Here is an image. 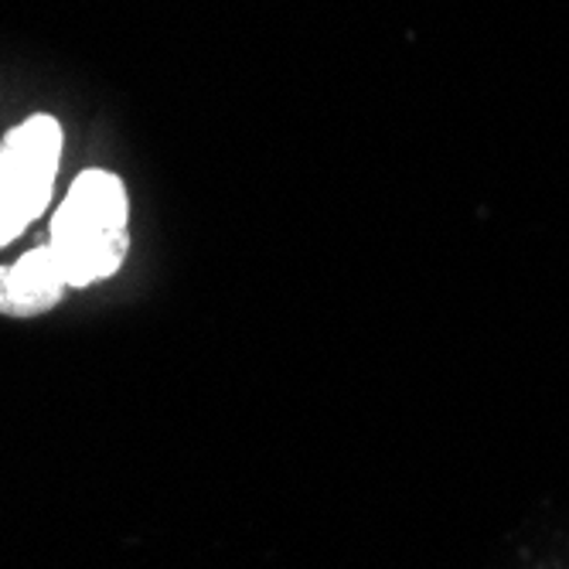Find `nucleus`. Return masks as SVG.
Here are the masks:
<instances>
[{
	"label": "nucleus",
	"mask_w": 569,
	"mask_h": 569,
	"mask_svg": "<svg viewBox=\"0 0 569 569\" xmlns=\"http://www.w3.org/2000/svg\"><path fill=\"white\" fill-rule=\"evenodd\" d=\"M48 249L56 252L69 287H92L113 277L130 252L127 184L113 171H82L51 216Z\"/></svg>",
	"instance_id": "f257e3e1"
},
{
	"label": "nucleus",
	"mask_w": 569,
	"mask_h": 569,
	"mask_svg": "<svg viewBox=\"0 0 569 569\" xmlns=\"http://www.w3.org/2000/svg\"><path fill=\"white\" fill-rule=\"evenodd\" d=\"M62 161V127L34 113L0 143V246L14 242L51 201Z\"/></svg>",
	"instance_id": "f03ea898"
},
{
	"label": "nucleus",
	"mask_w": 569,
	"mask_h": 569,
	"mask_svg": "<svg viewBox=\"0 0 569 569\" xmlns=\"http://www.w3.org/2000/svg\"><path fill=\"white\" fill-rule=\"evenodd\" d=\"M69 290V280L56 260V252L44 246L24 252L18 263L0 267V315L8 318H34L51 310L62 293Z\"/></svg>",
	"instance_id": "7ed1b4c3"
}]
</instances>
